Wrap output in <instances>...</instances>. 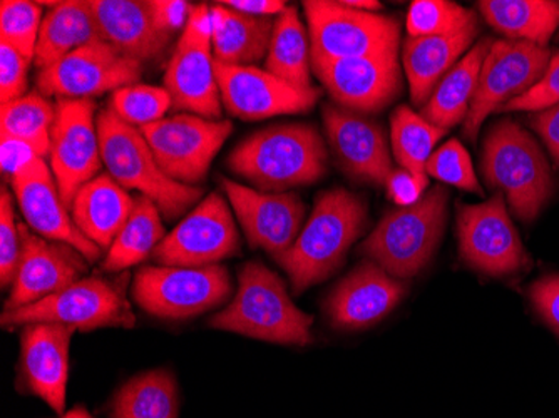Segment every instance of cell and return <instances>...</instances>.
Returning <instances> with one entry per match:
<instances>
[{
    "label": "cell",
    "mask_w": 559,
    "mask_h": 418,
    "mask_svg": "<svg viewBox=\"0 0 559 418\" xmlns=\"http://www.w3.org/2000/svg\"><path fill=\"white\" fill-rule=\"evenodd\" d=\"M212 8L194 5L165 72V89L176 111L222 121V96L212 55Z\"/></svg>",
    "instance_id": "9"
},
{
    "label": "cell",
    "mask_w": 559,
    "mask_h": 418,
    "mask_svg": "<svg viewBox=\"0 0 559 418\" xmlns=\"http://www.w3.org/2000/svg\"><path fill=\"white\" fill-rule=\"evenodd\" d=\"M43 21L39 2L4 0L0 4V40L33 62Z\"/></svg>",
    "instance_id": "39"
},
{
    "label": "cell",
    "mask_w": 559,
    "mask_h": 418,
    "mask_svg": "<svg viewBox=\"0 0 559 418\" xmlns=\"http://www.w3.org/2000/svg\"><path fill=\"white\" fill-rule=\"evenodd\" d=\"M322 116L326 140L344 171L360 181L385 187L394 169L384 129L379 122L337 104H325Z\"/></svg>",
    "instance_id": "22"
},
{
    "label": "cell",
    "mask_w": 559,
    "mask_h": 418,
    "mask_svg": "<svg viewBox=\"0 0 559 418\" xmlns=\"http://www.w3.org/2000/svg\"><path fill=\"white\" fill-rule=\"evenodd\" d=\"M301 5L309 22L312 61L399 55L401 22L397 19L355 11L326 0H307Z\"/></svg>",
    "instance_id": "8"
},
{
    "label": "cell",
    "mask_w": 559,
    "mask_h": 418,
    "mask_svg": "<svg viewBox=\"0 0 559 418\" xmlns=\"http://www.w3.org/2000/svg\"><path fill=\"white\" fill-rule=\"evenodd\" d=\"M366 225L367 204L362 198L344 188L319 194L297 240L275 260L288 273L294 294H304L334 275Z\"/></svg>",
    "instance_id": "1"
},
{
    "label": "cell",
    "mask_w": 559,
    "mask_h": 418,
    "mask_svg": "<svg viewBox=\"0 0 559 418\" xmlns=\"http://www.w3.org/2000/svg\"><path fill=\"white\" fill-rule=\"evenodd\" d=\"M492 40L489 37L479 40L473 49L461 59L448 74L442 77L441 83L436 86L435 93L427 100L420 116L430 124L438 128L449 129L464 122L469 112L471 103L477 89L480 68L488 56Z\"/></svg>",
    "instance_id": "30"
},
{
    "label": "cell",
    "mask_w": 559,
    "mask_h": 418,
    "mask_svg": "<svg viewBox=\"0 0 559 418\" xmlns=\"http://www.w3.org/2000/svg\"><path fill=\"white\" fill-rule=\"evenodd\" d=\"M559 104V50L549 61L542 80L523 96L514 97L502 104L499 112H539Z\"/></svg>",
    "instance_id": "42"
},
{
    "label": "cell",
    "mask_w": 559,
    "mask_h": 418,
    "mask_svg": "<svg viewBox=\"0 0 559 418\" xmlns=\"http://www.w3.org/2000/svg\"><path fill=\"white\" fill-rule=\"evenodd\" d=\"M426 175L460 190L485 194L474 172L469 153L457 140L448 141L430 154L426 163Z\"/></svg>",
    "instance_id": "40"
},
{
    "label": "cell",
    "mask_w": 559,
    "mask_h": 418,
    "mask_svg": "<svg viewBox=\"0 0 559 418\" xmlns=\"http://www.w3.org/2000/svg\"><path fill=\"white\" fill-rule=\"evenodd\" d=\"M312 71L337 106L360 115L384 111L402 94L397 55L313 59Z\"/></svg>",
    "instance_id": "17"
},
{
    "label": "cell",
    "mask_w": 559,
    "mask_h": 418,
    "mask_svg": "<svg viewBox=\"0 0 559 418\" xmlns=\"http://www.w3.org/2000/svg\"><path fill=\"white\" fill-rule=\"evenodd\" d=\"M50 5L52 9L47 12L40 25L34 56L39 71L58 64L74 50L103 39L90 2L66 0Z\"/></svg>",
    "instance_id": "29"
},
{
    "label": "cell",
    "mask_w": 559,
    "mask_h": 418,
    "mask_svg": "<svg viewBox=\"0 0 559 418\" xmlns=\"http://www.w3.org/2000/svg\"><path fill=\"white\" fill-rule=\"evenodd\" d=\"M100 158L119 187L140 191L166 219L183 216L201 198V188L173 181L156 163L140 128L122 121L111 108L97 115Z\"/></svg>",
    "instance_id": "4"
},
{
    "label": "cell",
    "mask_w": 559,
    "mask_h": 418,
    "mask_svg": "<svg viewBox=\"0 0 559 418\" xmlns=\"http://www.w3.org/2000/svg\"><path fill=\"white\" fill-rule=\"evenodd\" d=\"M19 235L21 261L4 311L29 307L59 294L90 272V261L71 244L46 240L22 223Z\"/></svg>",
    "instance_id": "19"
},
{
    "label": "cell",
    "mask_w": 559,
    "mask_h": 418,
    "mask_svg": "<svg viewBox=\"0 0 559 418\" xmlns=\"http://www.w3.org/2000/svg\"><path fill=\"white\" fill-rule=\"evenodd\" d=\"M61 418H94L86 408L75 407L74 410L68 411V414L62 415Z\"/></svg>",
    "instance_id": "50"
},
{
    "label": "cell",
    "mask_w": 559,
    "mask_h": 418,
    "mask_svg": "<svg viewBox=\"0 0 559 418\" xmlns=\"http://www.w3.org/2000/svg\"><path fill=\"white\" fill-rule=\"evenodd\" d=\"M549 61L548 47L524 40H495L480 68L476 94L463 122L464 136L474 143L486 118L535 86Z\"/></svg>",
    "instance_id": "12"
},
{
    "label": "cell",
    "mask_w": 559,
    "mask_h": 418,
    "mask_svg": "<svg viewBox=\"0 0 559 418\" xmlns=\"http://www.w3.org/2000/svg\"><path fill=\"white\" fill-rule=\"evenodd\" d=\"M480 15L492 29L539 47L548 46L559 25V2L551 0H480Z\"/></svg>",
    "instance_id": "31"
},
{
    "label": "cell",
    "mask_w": 559,
    "mask_h": 418,
    "mask_svg": "<svg viewBox=\"0 0 559 418\" xmlns=\"http://www.w3.org/2000/svg\"><path fill=\"white\" fill-rule=\"evenodd\" d=\"M457 237L461 258L485 275H516L530 266V256L508 215L502 193L485 203L460 204Z\"/></svg>",
    "instance_id": "13"
},
{
    "label": "cell",
    "mask_w": 559,
    "mask_h": 418,
    "mask_svg": "<svg viewBox=\"0 0 559 418\" xmlns=\"http://www.w3.org/2000/svg\"><path fill=\"white\" fill-rule=\"evenodd\" d=\"M219 4L243 14L257 15V17L280 15L288 8L287 2H278V0H226Z\"/></svg>",
    "instance_id": "48"
},
{
    "label": "cell",
    "mask_w": 559,
    "mask_h": 418,
    "mask_svg": "<svg viewBox=\"0 0 559 418\" xmlns=\"http://www.w3.org/2000/svg\"><path fill=\"white\" fill-rule=\"evenodd\" d=\"M78 330L59 323L22 326L19 372L25 392L43 398L56 414H64L69 348Z\"/></svg>",
    "instance_id": "23"
},
{
    "label": "cell",
    "mask_w": 559,
    "mask_h": 418,
    "mask_svg": "<svg viewBox=\"0 0 559 418\" xmlns=\"http://www.w3.org/2000/svg\"><path fill=\"white\" fill-rule=\"evenodd\" d=\"M222 188L251 248H262L275 260L290 250L305 216L304 201L297 194L263 193L226 178H222Z\"/></svg>",
    "instance_id": "21"
},
{
    "label": "cell",
    "mask_w": 559,
    "mask_h": 418,
    "mask_svg": "<svg viewBox=\"0 0 559 418\" xmlns=\"http://www.w3.org/2000/svg\"><path fill=\"white\" fill-rule=\"evenodd\" d=\"M56 106L39 91L25 94L14 103L2 104L0 126L2 140L15 141L44 158L50 150V128L55 124Z\"/></svg>",
    "instance_id": "35"
},
{
    "label": "cell",
    "mask_w": 559,
    "mask_h": 418,
    "mask_svg": "<svg viewBox=\"0 0 559 418\" xmlns=\"http://www.w3.org/2000/svg\"><path fill=\"white\" fill-rule=\"evenodd\" d=\"M240 253V237L230 206L209 194L153 251L158 266L203 268Z\"/></svg>",
    "instance_id": "14"
},
{
    "label": "cell",
    "mask_w": 559,
    "mask_h": 418,
    "mask_svg": "<svg viewBox=\"0 0 559 418\" xmlns=\"http://www.w3.org/2000/svg\"><path fill=\"white\" fill-rule=\"evenodd\" d=\"M325 143L313 126L275 124L238 144L228 156V168L260 191L307 187L326 172Z\"/></svg>",
    "instance_id": "2"
},
{
    "label": "cell",
    "mask_w": 559,
    "mask_h": 418,
    "mask_svg": "<svg viewBox=\"0 0 559 418\" xmlns=\"http://www.w3.org/2000/svg\"><path fill=\"white\" fill-rule=\"evenodd\" d=\"M100 37L128 58L158 62L165 58L173 37L151 21L146 2L138 0H90Z\"/></svg>",
    "instance_id": "25"
},
{
    "label": "cell",
    "mask_w": 559,
    "mask_h": 418,
    "mask_svg": "<svg viewBox=\"0 0 559 418\" xmlns=\"http://www.w3.org/2000/svg\"><path fill=\"white\" fill-rule=\"evenodd\" d=\"M341 4L345 8L355 9V11L373 12L379 11L382 5L376 0H341Z\"/></svg>",
    "instance_id": "49"
},
{
    "label": "cell",
    "mask_w": 559,
    "mask_h": 418,
    "mask_svg": "<svg viewBox=\"0 0 559 418\" xmlns=\"http://www.w3.org/2000/svg\"><path fill=\"white\" fill-rule=\"evenodd\" d=\"M143 64L106 40H97L39 71L37 91L58 99H94L109 91L138 84Z\"/></svg>",
    "instance_id": "16"
},
{
    "label": "cell",
    "mask_w": 559,
    "mask_h": 418,
    "mask_svg": "<svg viewBox=\"0 0 559 418\" xmlns=\"http://www.w3.org/2000/svg\"><path fill=\"white\" fill-rule=\"evenodd\" d=\"M109 108L122 121L141 129L165 119L166 112L173 108V103L165 87L133 84L115 91Z\"/></svg>",
    "instance_id": "38"
},
{
    "label": "cell",
    "mask_w": 559,
    "mask_h": 418,
    "mask_svg": "<svg viewBox=\"0 0 559 418\" xmlns=\"http://www.w3.org/2000/svg\"><path fill=\"white\" fill-rule=\"evenodd\" d=\"M486 184L506 194L521 222L538 218L552 194V176L545 154L526 129L511 119L496 122L483 146Z\"/></svg>",
    "instance_id": "5"
},
{
    "label": "cell",
    "mask_w": 559,
    "mask_h": 418,
    "mask_svg": "<svg viewBox=\"0 0 559 418\" xmlns=\"http://www.w3.org/2000/svg\"><path fill=\"white\" fill-rule=\"evenodd\" d=\"M265 71L298 89H312L309 31L305 29L304 22L298 17L297 8L288 5L282 14L276 15Z\"/></svg>",
    "instance_id": "32"
},
{
    "label": "cell",
    "mask_w": 559,
    "mask_h": 418,
    "mask_svg": "<svg viewBox=\"0 0 559 418\" xmlns=\"http://www.w3.org/2000/svg\"><path fill=\"white\" fill-rule=\"evenodd\" d=\"M272 17H257L223 4L212 8V44L215 62L255 65L266 59L273 33Z\"/></svg>",
    "instance_id": "28"
},
{
    "label": "cell",
    "mask_w": 559,
    "mask_h": 418,
    "mask_svg": "<svg viewBox=\"0 0 559 418\" xmlns=\"http://www.w3.org/2000/svg\"><path fill=\"white\" fill-rule=\"evenodd\" d=\"M427 187H429L427 175H414V172L402 168L394 169L385 182L389 198L399 207L416 204L424 196Z\"/></svg>",
    "instance_id": "45"
},
{
    "label": "cell",
    "mask_w": 559,
    "mask_h": 418,
    "mask_svg": "<svg viewBox=\"0 0 559 418\" xmlns=\"http://www.w3.org/2000/svg\"><path fill=\"white\" fill-rule=\"evenodd\" d=\"M111 418H178V389L168 370H151L124 383L111 405Z\"/></svg>",
    "instance_id": "34"
},
{
    "label": "cell",
    "mask_w": 559,
    "mask_h": 418,
    "mask_svg": "<svg viewBox=\"0 0 559 418\" xmlns=\"http://www.w3.org/2000/svg\"><path fill=\"white\" fill-rule=\"evenodd\" d=\"M445 129L430 124L409 106H399L391 116V141L395 159L402 169L414 175H426V163Z\"/></svg>",
    "instance_id": "36"
},
{
    "label": "cell",
    "mask_w": 559,
    "mask_h": 418,
    "mask_svg": "<svg viewBox=\"0 0 559 418\" xmlns=\"http://www.w3.org/2000/svg\"><path fill=\"white\" fill-rule=\"evenodd\" d=\"M31 61L14 47L0 40V97L2 104L14 103L25 96Z\"/></svg>",
    "instance_id": "43"
},
{
    "label": "cell",
    "mask_w": 559,
    "mask_h": 418,
    "mask_svg": "<svg viewBox=\"0 0 559 418\" xmlns=\"http://www.w3.org/2000/svg\"><path fill=\"white\" fill-rule=\"evenodd\" d=\"M312 317L297 308L284 279L257 261L240 270L235 300L210 319L212 329L297 347L312 344Z\"/></svg>",
    "instance_id": "3"
},
{
    "label": "cell",
    "mask_w": 559,
    "mask_h": 418,
    "mask_svg": "<svg viewBox=\"0 0 559 418\" xmlns=\"http://www.w3.org/2000/svg\"><path fill=\"white\" fill-rule=\"evenodd\" d=\"M21 261V235L15 223L14 200L8 188L0 194V285L8 288L17 275Z\"/></svg>",
    "instance_id": "41"
},
{
    "label": "cell",
    "mask_w": 559,
    "mask_h": 418,
    "mask_svg": "<svg viewBox=\"0 0 559 418\" xmlns=\"http://www.w3.org/2000/svg\"><path fill=\"white\" fill-rule=\"evenodd\" d=\"M219 96L226 112L243 121H260L282 115L310 111L322 91L298 89L255 65H223L215 62Z\"/></svg>",
    "instance_id": "18"
},
{
    "label": "cell",
    "mask_w": 559,
    "mask_h": 418,
    "mask_svg": "<svg viewBox=\"0 0 559 418\" xmlns=\"http://www.w3.org/2000/svg\"><path fill=\"white\" fill-rule=\"evenodd\" d=\"M476 24H479L476 12L448 0H414L405 21L413 39L452 36Z\"/></svg>",
    "instance_id": "37"
},
{
    "label": "cell",
    "mask_w": 559,
    "mask_h": 418,
    "mask_svg": "<svg viewBox=\"0 0 559 418\" xmlns=\"http://www.w3.org/2000/svg\"><path fill=\"white\" fill-rule=\"evenodd\" d=\"M530 298L539 315L559 333V275L543 276L533 283Z\"/></svg>",
    "instance_id": "46"
},
{
    "label": "cell",
    "mask_w": 559,
    "mask_h": 418,
    "mask_svg": "<svg viewBox=\"0 0 559 418\" xmlns=\"http://www.w3.org/2000/svg\"><path fill=\"white\" fill-rule=\"evenodd\" d=\"M479 24L471 25L452 36L407 37L402 49V64L409 81L414 106L424 108L442 77L457 64L473 46Z\"/></svg>",
    "instance_id": "26"
},
{
    "label": "cell",
    "mask_w": 559,
    "mask_h": 418,
    "mask_svg": "<svg viewBox=\"0 0 559 418\" xmlns=\"http://www.w3.org/2000/svg\"><path fill=\"white\" fill-rule=\"evenodd\" d=\"M141 133L168 178L197 188L205 181L213 159L234 133V124L180 112L144 126Z\"/></svg>",
    "instance_id": "11"
},
{
    "label": "cell",
    "mask_w": 559,
    "mask_h": 418,
    "mask_svg": "<svg viewBox=\"0 0 559 418\" xmlns=\"http://www.w3.org/2000/svg\"><path fill=\"white\" fill-rule=\"evenodd\" d=\"M194 5L183 0H146V9L156 29L173 37L183 33Z\"/></svg>",
    "instance_id": "44"
},
{
    "label": "cell",
    "mask_w": 559,
    "mask_h": 418,
    "mask_svg": "<svg viewBox=\"0 0 559 418\" xmlns=\"http://www.w3.org/2000/svg\"><path fill=\"white\" fill-rule=\"evenodd\" d=\"M96 100L58 99L55 124L50 128V169L59 193L71 212L81 188L96 178L103 166L97 134Z\"/></svg>",
    "instance_id": "15"
},
{
    "label": "cell",
    "mask_w": 559,
    "mask_h": 418,
    "mask_svg": "<svg viewBox=\"0 0 559 418\" xmlns=\"http://www.w3.org/2000/svg\"><path fill=\"white\" fill-rule=\"evenodd\" d=\"M231 295L228 270L144 266L134 276L133 298L141 310L162 320H188L225 303Z\"/></svg>",
    "instance_id": "10"
},
{
    "label": "cell",
    "mask_w": 559,
    "mask_h": 418,
    "mask_svg": "<svg viewBox=\"0 0 559 418\" xmlns=\"http://www.w3.org/2000/svg\"><path fill=\"white\" fill-rule=\"evenodd\" d=\"M11 187L22 215L39 237L61 241L84 254L90 263L99 260L100 248L84 237L59 193L52 169L44 158H33L11 176Z\"/></svg>",
    "instance_id": "20"
},
{
    "label": "cell",
    "mask_w": 559,
    "mask_h": 418,
    "mask_svg": "<svg viewBox=\"0 0 559 418\" xmlns=\"http://www.w3.org/2000/svg\"><path fill=\"white\" fill-rule=\"evenodd\" d=\"M445 219L448 191L432 188L413 206L388 213L364 241L362 253L394 278H413L438 250Z\"/></svg>",
    "instance_id": "6"
},
{
    "label": "cell",
    "mask_w": 559,
    "mask_h": 418,
    "mask_svg": "<svg viewBox=\"0 0 559 418\" xmlns=\"http://www.w3.org/2000/svg\"><path fill=\"white\" fill-rule=\"evenodd\" d=\"M531 126L545 141L552 162L559 168V104L545 111L535 112L530 119Z\"/></svg>",
    "instance_id": "47"
},
{
    "label": "cell",
    "mask_w": 559,
    "mask_h": 418,
    "mask_svg": "<svg viewBox=\"0 0 559 418\" xmlns=\"http://www.w3.org/2000/svg\"><path fill=\"white\" fill-rule=\"evenodd\" d=\"M134 200L109 172L86 182L72 201L71 216L84 237L109 250L130 219Z\"/></svg>",
    "instance_id": "27"
},
{
    "label": "cell",
    "mask_w": 559,
    "mask_h": 418,
    "mask_svg": "<svg viewBox=\"0 0 559 418\" xmlns=\"http://www.w3.org/2000/svg\"><path fill=\"white\" fill-rule=\"evenodd\" d=\"M163 240L165 226L158 206L150 198L138 196L130 219L109 248L100 268L106 273H122L140 265L153 256V251Z\"/></svg>",
    "instance_id": "33"
},
{
    "label": "cell",
    "mask_w": 559,
    "mask_h": 418,
    "mask_svg": "<svg viewBox=\"0 0 559 418\" xmlns=\"http://www.w3.org/2000/svg\"><path fill=\"white\" fill-rule=\"evenodd\" d=\"M405 295V285L366 261L330 294L326 317L335 329L364 330L388 317Z\"/></svg>",
    "instance_id": "24"
},
{
    "label": "cell",
    "mask_w": 559,
    "mask_h": 418,
    "mask_svg": "<svg viewBox=\"0 0 559 418\" xmlns=\"http://www.w3.org/2000/svg\"><path fill=\"white\" fill-rule=\"evenodd\" d=\"M128 279V275H118V278H81L66 290L50 295L37 303L4 311L0 323L4 329H17L31 323H59L80 332L133 329L136 317L126 295Z\"/></svg>",
    "instance_id": "7"
}]
</instances>
